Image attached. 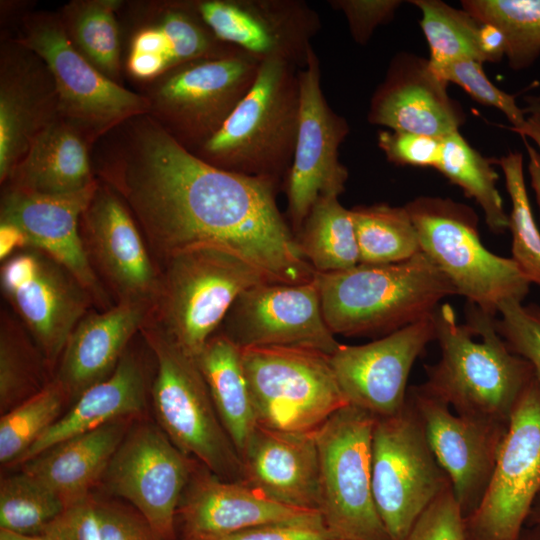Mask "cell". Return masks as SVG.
Masks as SVG:
<instances>
[{"label":"cell","instance_id":"obj_1","mask_svg":"<svg viewBox=\"0 0 540 540\" xmlns=\"http://www.w3.org/2000/svg\"><path fill=\"white\" fill-rule=\"evenodd\" d=\"M91 161L96 179L130 209L159 266L181 250L213 246L239 255L273 282L314 279L278 209L280 184L208 164L148 113L98 140Z\"/></svg>","mask_w":540,"mask_h":540},{"label":"cell","instance_id":"obj_2","mask_svg":"<svg viewBox=\"0 0 540 540\" xmlns=\"http://www.w3.org/2000/svg\"><path fill=\"white\" fill-rule=\"evenodd\" d=\"M467 323L442 303L434 313L437 363L426 365L422 386L455 413L508 425L522 392L535 376L532 366L513 353L492 317L468 303Z\"/></svg>","mask_w":540,"mask_h":540},{"label":"cell","instance_id":"obj_3","mask_svg":"<svg viewBox=\"0 0 540 540\" xmlns=\"http://www.w3.org/2000/svg\"><path fill=\"white\" fill-rule=\"evenodd\" d=\"M322 312L332 333L380 338L431 317L455 287L423 252L391 264H358L315 272Z\"/></svg>","mask_w":540,"mask_h":540},{"label":"cell","instance_id":"obj_4","mask_svg":"<svg viewBox=\"0 0 540 540\" xmlns=\"http://www.w3.org/2000/svg\"><path fill=\"white\" fill-rule=\"evenodd\" d=\"M298 72L283 61L261 62L248 94L193 154L229 172L283 182L298 135Z\"/></svg>","mask_w":540,"mask_h":540},{"label":"cell","instance_id":"obj_5","mask_svg":"<svg viewBox=\"0 0 540 540\" xmlns=\"http://www.w3.org/2000/svg\"><path fill=\"white\" fill-rule=\"evenodd\" d=\"M161 281L148 323L196 358L245 290L273 282L239 255L219 247L181 250L160 264Z\"/></svg>","mask_w":540,"mask_h":540},{"label":"cell","instance_id":"obj_6","mask_svg":"<svg viewBox=\"0 0 540 540\" xmlns=\"http://www.w3.org/2000/svg\"><path fill=\"white\" fill-rule=\"evenodd\" d=\"M421 251L482 312L497 317L507 302H523L531 283L512 258L489 251L481 241L478 217L450 198L420 196L405 205Z\"/></svg>","mask_w":540,"mask_h":540},{"label":"cell","instance_id":"obj_7","mask_svg":"<svg viewBox=\"0 0 540 540\" xmlns=\"http://www.w3.org/2000/svg\"><path fill=\"white\" fill-rule=\"evenodd\" d=\"M155 359L150 393L159 427L187 457L230 481H245L242 459L223 427L195 358L150 323L140 331Z\"/></svg>","mask_w":540,"mask_h":540},{"label":"cell","instance_id":"obj_8","mask_svg":"<svg viewBox=\"0 0 540 540\" xmlns=\"http://www.w3.org/2000/svg\"><path fill=\"white\" fill-rule=\"evenodd\" d=\"M51 72L60 117L91 146L126 120L149 112V101L103 75L68 38L58 13L28 12L12 38Z\"/></svg>","mask_w":540,"mask_h":540},{"label":"cell","instance_id":"obj_9","mask_svg":"<svg viewBox=\"0 0 540 540\" xmlns=\"http://www.w3.org/2000/svg\"><path fill=\"white\" fill-rule=\"evenodd\" d=\"M258 426L315 432L349 405L331 367L330 355L289 346L241 348Z\"/></svg>","mask_w":540,"mask_h":540},{"label":"cell","instance_id":"obj_10","mask_svg":"<svg viewBox=\"0 0 540 540\" xmlns=\"http://www.w3.org/2000/svg\"><path fill=\"white\" fill-rule=\"evenodd\" d=\"M374 422L373 415L349 404L333 413L315 431L319 512L338 540H391L372 491Z\"/></svg>","mask_w":540,"mask_h":540},{"label":"cell","instance_id":"obj_11","mask_svg":"<svg viewBox=\"0 0 540 540\" xmlns=\"http://www.w3.org/2000/svg\"><path fill=\"white\" fill-rule=\"evenodd\" d=\"M261 62L242 52L182 64L146 83L148 114L191 153L224 124L252 88Z\"/></svg>","mask_w":540,"mask_h":540},{"label":"cell","instance_id":"obj_12","mask_svg":"<svg viewBox=\"0 0 540 540\" xmlns=\"http://www.w3.org/2000/svg\"><path fill=\"white\" fill-rule=\"evenodd\" d=\"M371 478L374 502L391 540H402L424 510L450 485L408 395L401 411L375 418Z\"/></svg>","mask_w":540,"mask_h":540},{"label":"cell","instance_id":"obj_13","mask_svg":"<svg viewBox=\"0 0 540 540\" xmlns=\"http://www.w3.org/2000/svg\"><path fill=\"white\" fill-rule=\"evenodd\" d=\"M539 495L540 380L534 376L512 411L485 493L464 518L467 540H516Z\"/></svg>","mask_w":540,"mask_h":540},{"label":"cell","instance_id":"obj_14","mask_svg":"<svg viewBox=\"0 0 540 540\" xmlns=\"http://www.w3.org/2000/svg\"><path fill=\"white\" fill-rule=\"evenodd\" d=\"M300 117L295 152L283 181L288 216L295 234L322 197H339L349 173L339 147L350 132L347 120L331 109L321 88L320 61L314 49L299 70Z\"/></svg>","mask_w":540,"mask_h":540},{"label":"cell","instance_id":"obj_15","mask_svg":"<svg viewBox=\"0 0 540 540\" xmlns=\"http://www.w3.org/2000/svg\"><path fill=\"white\" fill-rule=\"evenodd\" d=\"M0 282L3 296L52 370L94 305L92 296L67 269L34 248L4 261Z\"/></svg>","mask_w":540,"mask_h":540},{"label":"cell","instance_id":"obj_16","mask_svg":"<svg viewBox=\"0 0 540 540\" xmlns=\"http://www.w3.org/2000/svg\"><path fill=\"white\" fill-rule=\"evenodd\" d=\"M192 474L190 458L160 427L140 423L127 431L103 477L108 489L128 501L160 540H171Z\"/></svg>","mask_w":540,"mask_h":540},{"label":"cell","instance_id":"obj_17","mask_svg":"<svg viewBox=\"0 0 540 540\" xmlns=\"http://www.w3.org/2000/svg\"><path fill=\"white\" fill-rule=\"evenodd\" d=\"M80 232L90 264L115 304L152 306L160 288V266L128 206L99 180L81 216Z\"/></svg>","mask_w":540,"mask_h":540},{"label":"cell","instance_id":"obj_18","mask_svg":"<svg viewBox=\"0 0 540 540\" xmlns=\"http://www.w3.org/2000/svg\"><path fill=\"white\" fill-rule=\"evenodd\" d=\"M220 327L240 348L289 346L332 355L341 345L325 322L315 278L299 284L266 282L245 290Z\"/></svg>","mask_w":540,"mask_h":540},{"label":"cell","instance_id":"obj_19","mask_svg":"<svg viewBox=\"0 0 540 540\" xmlns=\"http://www.w3.org/2000/svg\"><path fill=\"white\" fill-rule=\"evenodd\" d=\"M129 28L123 66L142 83L191 61L242 53L219 40L202 19L196 0L133 2L127 4Z\"/></svg>","mask_w":540,"mask_h":540},{"label":"cell","instance_id":"obj_20","mask_svg":"<svg viewBox=\"0 0 540 540\" xmlns=\"http://www.w3.org/2000/svg\"><path fill=\"white\" fill-rule=\"evenodd\" d=\"M435 339L433 314L366 344H341L330 363L348 403L375 418L401 411L413 364Z\"/></svg>","mask_w":540,"mask_h":540},{"label":"cell","instance_id":"obj_21","mask_svg":"<svg viewBox=\"0 0 540 540\" xmlns=\"http://www.w3.org/2000/svg\"><path fill=\"white\" fill-rule=\"evenodd\" d=\"M215 36L260 62L303 69L321 28L318 13L300 0H196Z\"/></svg>","mask_w":540,"mask_h":540},{"label":"cell","instance_id":"obj_22","mask_svg":"<svg viewBox=\"0 0 540 540\" xmlns=\"http://www.w3.org/2000/svg\"><path fill=\"white\" fill-rule=\"evenodd\" d=\"M408 397L466 517L485 493L508 425L459 415L422 384L409 387Z\"/></svg>","mask_w":540,"mask_h":540},{"label":"cell","instance_id":"obj_23","mask_svg":"<svg viewBox=\"0 0 540 540\" xmlns=\"http://www.w3.org/2000/svg\"><path fill=\"white\" fill-rule=\"evenodd\" d=\"M98 180L77 192L45 195L2 188L0 222L17 226L34 248L67 269L90 293L94 305L109 309L113 299L94 272L80 232V219Z\"/></svg>","mask_w":540,"mask_h":540},{"label":"cell","instance_id":"obj_24","mask_svg":"<svg viewBox=\"0 0 540 540\" xmlns=\"http://www.w3.org/2000/svg\"><path fill=\"white\" fill-rule=\"evenodd\" d=\"M448 84L428 59L399 52L371 97L367 120L389 130L444 138L459 131L466 118Z\"/></svg>","mask_w":540,"mask_h":540},{"label":"cell","instance_id":"obj_25","mask_svg":"<svg viewBox=\"0 0 540 540\" xmlns=\"http://www.w3.org/2000/svg\"><path fill=\"white\" fill-rule=\"evenodd\" d=\"M0 182L27 152L33 139L60 118L51 72L33 51L14 39L1 44Z\"/></svg>","mask_w":540,"mask_h":540},{"label":"cell","instance_id":"obj_26","mask_svg":"<svg viewBox=\"0 0 540 540\" xmlns=\"http://www.w3.org/2000/svg\"><path fill=\"white\" fill-rule=\"evenodd\" d=\"M316 513L320 512L282 504L246 481L225 480L208 470L192 474L178 509L187 540H213Z\"/></svg>","mask_w":540,"mask_h":540},{"label":"cell","instance_id":"obj_27","mask_svg":"<svg viewBox=\"0 0 540 540\" xmlns=\"http://www.w3.org/2000/svg\"><path fill=\"white\" fill-rule=\"evenodd\" d=\"M241 459L247 483L282 504L319 511V455L315 432L257 426Z\"/></svg>","mask_w":540,"mask_h":540},{"label":"cell","instance_id":"obj_28","mask_svg":"<svg viewBox=\"0 0 540 540\" xmlns=\"http://www.w3.org/2000/svg\"><path fill=\"white\" fill-rule=\"evenodd\" d=\"M152 306L116 303L89 311L72 331L54 377L68 397L77 398L117 367L133 338L147 323Z\"/></svg>","mask_w":540,"mask_h":540},{"label":"cell","instance_id":"obj_29","mask_svg":"<svg viewBox=\"0 0 540 540\" xmlns=\"http://www.w3.org/2000/svg\"><path fill=\"white\" fill-rule=\"evenodd\" d=\"M147 388L143 360L130 344L112 374L78 396L73 407L52 424L18 463H25L69 438L138 415L145 408Z\"/></svg>","mask_w":540,"mask_h":540},{"label":"cell","instance_id":"obj_30","mask_svg":"<svg viewBox=\"0 0 540 540\" xmlns=\"http://www.w3.org/2000/svg\"><path fill=\"white\" fill-rule=\"evenodd\" d=\"M96 180L91 146L60 117L33 139L3 184L30 193L61 195L85 189Z\"/></svg>","mask_w":540,"mask_h":540},{"label":"cell","instance_id":"obj_31","mask_svg":"<svg viewBox=\"0 0 540 540\" xmlns=\"http://www.w3.org/2000/svg\"><path fill=\"white\" fill-rule=\"evenodd\" d=\"M128 419L69 438L24 463L23 472L40 481L67 506L89 496L127 433Z\"/></svg>","mask_w":540,"mask_h":540},{"label":"cell","instance_id":"obj_32","mask_svg":"<svg viewBox=\"0 0 540 540\" xmlns=\"http://www.w3.org/2000/svg\"><path fill=\"white\" fill-rule=\"evenodd\" d=\"M195 360L220 421L241 457L258 426L241 348L219 331Z\"/></svg>","mask_w":540,"mask_h":540},{"label":"cell","instance_id":"obj_33","mask_svg":"<svg viewBox=\"0 0 540 540\" xmlns=\"http://www.w3.org/2000/svg\"><path fill=\"white\" fill-rule=\"evenodd\" d=\"M120 0H74L58 12L63 28L77 51L97 70L121 84L122 33ZM122 85V84H121Z\"/></svg>","mask_w":540,"mask_h":540},{"label":"cell","instance_id":"obj_34","mask_svg":"<svg viewBox=\"0 0 540 540\" xmlns=\"http://www.w3.org/2000/svg\"><path fill=\"white\" fill-rule=\"evenodd\" d=\"M294 238L300 254L316 272L343 271L360 263L351 210L336 196L320 198Z\"/></svg>","mask_w":540,"mask_h":540},{"label":"cell","instance_id":"obj_35","mask_svg":"<svg viewBox=\"0 0 540 540\" xmlns=\"http://www.w3.org/2000/svg\"><path fill=\"white\" fill-rule=\"evenodd\" d=\"M51 371L32 336L8 310L0 318V411L8 412L44 389Z\"/></svg>","mask_w":540,"mask_h":540},{"label":"cell","instance_id":"obj_36","mask_svg":"<svg viewBox=\"0 0 540 540\" xmlns=\"http://www.w3.org/2000/svg\"><path fill=\"white\" fill-rule=\"evenodd\" d=\"M436 170L476 201L492 232L502 233L508 229V214L497 188L499 176L491 161L473 148L459 131L443 138Z\"/></svg>","mask_w":540,"mask_h":540},{"label":"cell","instance_id":"obj_37","mask_svg":"<svg viewBox=\"0 0 540 540\" xmlns=\"http://www.w3.org/2000/svg\"><path fill=\"white\" fill-rule=\"evenodd\" d=\"M351 210L359 264H391L421 251L417 230L405 206L358 205Z\"/></svg>","mask_w":540,"mask_h":540},{"label":"cell","instance_id":"obj_38","mask_svg":"<svg viewBox=\"0 0 540 540\" xmlns=\"http://www.w3.org/2000/svg\"><path fill=\"white\" fill-rule=\"evenodd\" d=\"M410 3L421 12L420 27L434 70L460 60L485 63L479 48L481 23L478 20L441 0H412Z\"/></svg>","mask_w":540,"mask_h":540},{"label":"cell","instance_id":"obj_39","mask_svg":"<svg viewBox=\"0 0 540 540\" xmlns=\"http://www.w3.org/2000/svg\"><path fill=\"white\" fill-rule=\"evenodd\" d=\"M462 9L480 23L496 26L506 40L513 70L530 67L540 55V0H463Z\"/></svg>","mask_w":540,"mask_h":540},{"label":"cell","instance_id":"obj_40","mask_svg":"<svg viewBox=\"0 0 540 540\" xmlns=\"http://www.w3.org/2000/svg\"><path fill=\"white\" fill-rule=\"evenodd\" d=\"M53 378L40 392L2 414L0 419V462L18 463L27 450L59 418L67 398Z\"/></svg>","mask_w":540,"mask_h":540},{"label":"cell","instance_id":"obj_41","mask_svg":"<svg viewBox=\"0 0 540 540\" xmlns=\"http://www.w3.org/2000/svg\"><path fill=\"white\" fill-rule=\"evenodd\" d=\"M511 202L508 229L512 236V259L532 284L540 286V230L533 216L525 177L523 155L509 152L496 160Z\"/></svg>","mask_w":540,"mask_h":540},{"label":"cell","instance_id":"obj_42","mask_svg":"<svg viewBox=\"0 0 540 540\" xmlns=\"http://www.w3.org/2000/svg\"><path fill=\"white\" fill-rule=\"evenodd\" d=\"M65 507L55 493L25 472L1 480V530L40 535Z\"/></svg>","mask_w":540,"mask_h":540},{"label":"cell","instance_id":"obj_43","mask_svg":"<svg viewBox=\"0 0 540 540\" xmlns=\"http://www.w3.org/2000/svg\"><path fill=\"white\" fill-rule=\"evenodd\" d=\"M494 325L507 347L525 359L540 380V305L511 301L503 304Z\"/></svg>","mask_w":540,"mask_h":540},{"label":"cell","instance_id":"obj_44","mask_svg":"<svg viewBox=\"0 0 540 540\" xmlns=\"http://www.w3.org/2000/svg\"><path fill=\"white\" fill-rule=\"evenodd\" d=\"M482 65L473 60H460L442 67L437 72L448 83L460 86L478 103L503 113L511 123V129L520 127L524 124L526 115L516 103L515 95L495 86L485 74Z\"/></svg>","mask_w":540,"mask_h":540},{"label":"cell","instance_id":"obj_45","mask_svg":"<svg viewBox=\"0 0 540 540\" xmlns=\"http://www.w3.org/2000/svg\"><path fill=\"white\" fill-rule=\"evenodd\" d=\"M464 514L448 485L418 517L402 540H467Z\"/></svg>","mask_w":540,"mask_h":540},{"label":"cell","instance_id":"obj_46","mask_svg":"<svg viewBox=\"0 0 540 540\" xmlns=\"http://www.w3.org/2000/svg\"><path fill=\"white\" fill-rule=\"evenodd\" d=\"M443 138L423 134L385 130L377 143L387 160L399 166L434 168L439 164Z\"/></svg>","mask_w":540,"mask_h":540},{"label":"cell","instance_id":"obj_47","mask_svg":"<svg viewBox=\"0 0 540 540\" xmlns=\"http://www.w3.org/2000/svg\"><path fill=\"white\" fill-rule=\"evenodd\" d=\"M330 5L341 11L354 41L365 45L375 29L392 20L403 3L399 0H331Z\"/></svg>","mask_w":540,"mask_h":540},{"label":"cell","instance_id":"obj_48","mask_svg":"<svg viewBox=\"0 0 540 540\" xmlns=\"http://www.w3.org/2000/svg\"><path fill=\"white\" fill-rule=\"evenodd\" d=\"M40 535L50 540H101L97 501L87 496L65 507Z\"/></svg>","mask_w":540,"mask_h":540},{"label":"cell","instance_id":"obj_49","mask_svg":"<svg viewBox=\"0 0 540 540\" xmlns=\"http://www.w3.org/2000/svg\"><path fill=\"white\" fill-rule=\"evenodd\" d=\"M213 540H338L320 513L293 521L270 523Z\"/></svg>","mask_w":540,"mask_h":540},{"label":"cell","instance_id":"obj_50","mask_svg":"<svg viewBox=\"0 0 540 540\" xmlns=\"http://www.w3.org/2000/svg\"><path fill=\"white\" fill-rule=\"evenodd\" d=\"M97 512L101 540H160L138 512L99 501Z\"/></svg>","mask_w":540,"mask_h":540},{"label":"cell","instance_id":"obj_51","mask_svg":"<svg viewBox=\"0 0 540 540\" xmlns=\"http://www.w3.org/2000/svg\"><path fill=\"white\" fill-rule=\"evenodd\" d=\"M478 41L485 62H499L506 56V40L496 26L481 23Z\"/></svg>","mask_w":540,"mask_h":540},{"label":"cell","instance_id":"obj_52","mask_svg":"<svg viewBox=\"0 0 540 540\" xmlns=\"http://www.w3.org/2000/svg\"><path fill=\"white\" fill-rule=\"evenodd\" d=\"M29 247L27 237L17 226L0 222V259L2 262Z\"/></svg>","mask_w":540,"mask_h":540},{"label":"cell","instance_id":"obj_53","mask_svg":"<svg viewBox=\"0 0 540 540\" xmlns=\"http://www.w3.org/2000/svg\"><path fill=\"white\" fill-rule=\"evenodd\" d=\"M511 131L519 134L522 138L532 139L540 150V115H527L524 124L511 129Z\"/></svg>","mask_w":540,"mask_h":540},{"label":"cell","instance_id":"obj_54","mask_svg":"<svg viewBox=\"0 0 540 540\" xmlns=\"http://www.w3.org/2000/svg\"><path fill=\"white\" fill-rule=\"evenodd\" d=\"M523 140L530 158L529 170L531 175V183L535 191L540 210V155L525 139Z\"/></svg>","mask_w":540,"mask_h":540},{"label":"cell","instance_id":"obj_55","mask_svg":"<svg viewBox=\"0 0 540 540\" xmlns=\"http://www.w3.org/2000/svg\"><path fill=\"white\" fill-rule=\"evenodd\" d=\"M524 106L522 107L525 115H540V94H531L523 98Z\"/></svg>","mask_w":540,"mask_h":540},{"label":"cell","instance_id":"obj_56","mask_svg":"<svg viewBox=\"0 0 540 540\" xmlns=\"http://www.w3.org/2000/svg\"><path fill=\"white\" fill-rule=\"evenodd\" d=\"M0 540H50L43 535H20L0 529Z\"/></svg>","mask_w":540,"mask_h":540},{"label":"cell","instance_id":"obj_57","mask_svg":"<svg viewBox=\"0 0 540 540\" xmlns=\"http://www.w3.org/2000/svg\"><path fill=\"white\" fill-rule=\"evenodd\" d=\"M516 540H540V527L526 525Z\"/></svg>","mask_w":540,"mask_h":540},{"label":"cell","instance_id":"obj_58","mask_svg":"<svg viewBox=\"0 0 540 540\" xmlns=\"http://www.w3.org/2000/svg\"><path fill=\"white\" fill-rule=\"evenodd\" d=\"M526 525H533L540 527V495L536 499Z\"/></svg>","mask_w":540,"mask_h":540}]
</instances>
